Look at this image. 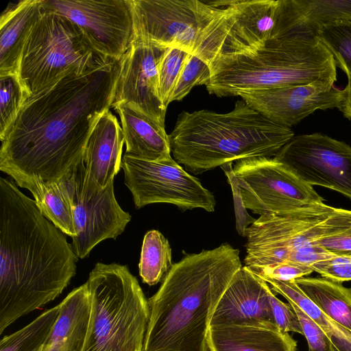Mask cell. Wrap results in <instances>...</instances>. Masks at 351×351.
Wrapping results in <instances>:
<instances>
[{
    "mask_svg": "<svg viewBox=\"0 0 351 351\" xmlns=\"http://www.w3.org/2000/svg\"><path fill=\"white\" fill-rule=\"evenodd\" d=\"M311 186L351 199V147L326 134L295 136L274 156Z\"/></svg>",
    "mask_w": 351,
    "mask_h": 351,
    "instance_id": "5bb4252c",
    "label": "cell"
},
{
    "mask_svg": "<svg viewBox=\"0 0 351 351\" xmlns=\"http://www.w3.org/2000/svg\"><path fill=\"white\" fill-rule=\"evenodd\" d=\"M295 280L328 317L351 330V287L324 277H302Z\"/></svg>",
    "mask_w": 351,
    "mask_h": 351,
    "instance_id": "484cf974",
    "label": "cell"
},
{
    "mask_svg": "<svg viewBox=\"0 0 351 351\" xmlns=\"http://www.w3.org/2000/svg\"><path fill=\"white\" fill-rule=\"evenodd\" d=\"M295 136L243 100L226 113L182 111L169 134L173 159L195 175L241 159L274 157Z\"/></svg>",
    "mask_w": 351,
    "mask_h": 351,
    "instance_id": "277c9868",
    "label": "cell"
},
{
    "mask_svg": "<svg viewBox=\"0 0 351 351\" xmlns=\"http://www.w3.org/2000/svg\"><path fill=\"white\" fill-rule=\"evenodd\" d=\"M113 108L120 117L126 147L125 154L149 161L173 160L169 134L164 126L130 104L121 102Z\"/></svg>",
    "mask_w": 351,
    "mask_h": 351,
    "instance_id": "7402d4cb",
    "label": "cell"
},
{
    "mask_svg": "<svg viewBox=\"0 0 351 351\" xmlns=\"http://www.w3.org/2000/svg\"><path fill=\"white\" fill-rule=\"evenodd\" d=\"M208 93L239 96L247 90L337 81L333 56L316 36L269 39L248 55L221 56L209 64Z\"/></svg>",
    "mask_w": 351,
    "mask_h": 351,
    "instance_id": "5b68a950",
    "label": "cell"
},
{
    "mask_svg": "<svg viewBox=\"0 0 351 351\" xmlns=\"http://www.w3.org/2000/svg\"><path fill=\"white\" fill-rule=\"evenodd\" d=\"M241 267L239 250L228 243L173 264L148 299L143 351H208L211 317Z\"/></svg>",
    "mask_w": 351,
    "mask_h": 351,
    "instance_id": "3957f363",
    "label": "cell"
},
{
    "mask_svg": "<svg viewBox=\"0 0 351 351\" xmlns=\"http://www.w3.org/2000/svg\"><path fill=\"white\" fill-rule=\"evenodd\" d=\"M210 75L209 65L198 56L189 53L174 87L170 103L181 101L195 86H206L210 80Z\"/></svg>",
    "mask_w": 351,
    "mask_h": 351,
    "instance_id": "836d02e7",
    "label": "cell"
},
{
    "mask_svg": "<svg viewBox=\"0 0 351 351\" xmlns=\"http://www.w3.org/2000/svg\"><path fill=\"white\" fill-rule=\"evenodd\" d=\"M239 96L269 121L291 128L317 110H339L344 90L332 83L315 82L247 90Z\"/></svg>",
    "mask_w": 351,
    "mask_h": 351,
    "instance_id": "2e32d148",
    "label": "cell"
},
{
    "mask_svg": "<svg viewBox=\"0 0 351 351\" xmlns=\"http://www.w3.org/2000/svg\"><path fill=\"white\" fill-rule=\"evenodd\" d=\"M343 90L344 98L339 110L345 117L351 121V82H348Z\"/></svg>",
    "mask_w": 351,
    "mask_h": 351,
    "instance_id": "60d3db41",
    "label": "cell"
},
{
    "mask_svg": "<svg viewBox=\"0 0 351 351\" xmlns=\"http://www.w3.org/2000/svg\"><path fill=\"white\" fill-rule=\"evenodd\" d=\"M72 203L76 235L71 246L78 258L87 256L101 241L115 239L131 220L117 202L114 180L99 187L87 176L84 161L75 170Z\"/></svg>",
    "mask_w": 351,
    "mask_h": 351,
    "instance_id": "4fadbf2b",
    "label": "cell"
},
{
    "mask_svg": "<svg viewBox=\"0 0 351 351\" xmlns=\"http://www.w3.org/2000/svg\"><path fill=\"white\" fill-rule=\"evenodd\" d=\"M105 58L74 23L43 9L23 47L18 74L31 96L66 74L82 73Z\"/></svg>",
    "mask_w": 351,
    "mask_h": 351,
    "instance_id": "52a82bcc",
    "label": "cell"
},
{
    "mask_svg": "<svg viewBox=\"0 0 351 351\" xmlns=\"http://www.w3.org/2000/svg\"><path fill=\"white\" fill-rule=\"evenodd\" d=\"M261 278L269 285L273 291L282 295L288 302L295 304L322 328L328 325L329 318L302 291L295 280H280L270 278Z\"/></svg>",
    "mask_w": 351,
    "mask_h": 351,
    "instance_id": "d6a6232c",
    "label": "cell"
},
{
    "mask_svg": "<svg viewBox=\"0 0 351 351\" xmlns=\"http://www.w3.org/2000/svg\"><path fill=\"white\" fill-rule=\"evenodd\" d=\"M124 143L122 128L108 110L93 128L84 154L86 173L99 187L113 181L121 168Z\"/></svg>",
    "mask_w": 351,
    "mask_h": 351,
    "instance_id": "44dd1931",
    "label": "cell"
},
{
    "mask_svg": "<svg viewBox=\"0 0 351 351\" xmlns=\"http://www.w3.org/2000/svg\"><path fill=\"white\" fill-rule=\"evenodd\" d=\"M75 170L53 182L28 180L16 184L29 191L41 213L71 238L76 235L72 203Z\"/></svg>",
    "mask_w": 351,
    "mask_h": 351,
    "instance_id": "d4e9b609",
    "label": "cell"
},
{
    "mask_svg": "<svg viewBox=\"0 0 351 351\" xmlns=\"http://www.w3.org/2000/svg\"><path fill=\"white\" fill-rule=\"evenodd\" d=\"M333 210L322 203L286 215L260 216L245 230V267L255 274L287 262L302 234L325 221Z\"/></svg>",
    "mask_w": 351,
    "mask_h": 351,
    "instance_id": "9a60e30c",
    "label": "cell"
},
{
    "mask_svg": "<svg viewBox=\"0 0 351 351\" xmlns=\"http://www.w3.org/2000/svg\"><path fill=\"white\" fill-rule=\"evenodd\" d=\"M233 173L244 207L261 215H286L324 203L313 187L274 157L236 161Z\"/></svg>",
    "mask_w": 351,
    "mask_h": 351,
    "instance_id": "9c48e42d",
    "label": "cell"
},
{
    "mask_svg": "<svg viewBox=\"0 0 351 351\" xmlns=\"http://www.w3.org/2000/svg\"><path fill=\"white\" fill-rule=\"evenodd\" d=\"M60 304L51 307L0 341V351H41L60 314Z\"/></svg>",
    "mask_w": 351,
    "mask_h": 351,
    "instance_id": "4316f807",
    "label": "cell"
},
{
    "mask_svg": "<svg viewBox=\"0 0 351 351\" xmlns=\"http://www.w3.org/2000/svg\"><path fill=\"white\" fill-rule=\"evenodd\" d=\"M316 36L333 56L337 67L351 82V21L328 25L318 32Z\"/></svg>",
    "mask_w": 351,
    "mask_h": 351,
    "instance_id": "4dcf8cb0",
    "label": "cell"
},
{
    "mask_svg": "<svg viewBox=\"0 0 351 351\" xmlns=\"http://www.w3.org/2000/svg\"><path fill=\"white\" fill-rule=\"evenodd\" d=\"M210 3L224 8L205 29L194 55L209 65L221 56L248 55L265 47L276 23L280 0Z\"/></svg>",
    "mask_w": 351,
    "mask_h": 351,
    "instance_id": "ba28073f",
    "label": "cell"
},
{
    "mask_svg": "<svg viewBox=\"0 0 351 351\" xmlns=\"http://www.w3.org/2000/svg\"><path fill=\"white\" fill-rule=\"evenodd\" d=\"M29 97L18 73H0V139Z\"/></svg>",
    "mask_w": 351,
    "mask_h": 351,
    "instance_id": "f546056e",
    "label": "cell"
},
{
    "mask_svg": "<svg viewBox=\"0 0 351 351\" xmlns=\"http://www.w3.org/2000/svg\"><path fill=\"white\" fill-rule=\"evenodd\" d=\"M348 21H351V0H280L278 19L269 39L316 36L328 25Z\"/></svg>",
    "mask_w": 351,
    "mask_h": 351,
    "instance_id": "d6986e66",
    "label": "cell"
},
{
    "mask_svg": "<svg viewBox=\"0 0 351 351\" xmlns=\"http://www.w3.org/2000/svg\"><path fill=\"white\" fill-rule=\"evenodd\" d=\"M167 48L134 41L123 56L112 108L134 106L165 127L167 109L158 95V62Z\"/></svg>",
    "mask_w": 351,
    "mask_h": 351,
    "instance_id": "e0dca14e",
    "label": "cell"
},
{
    "mask_svg": "<svg viewBox=\"0 0 351 351\" xmlns=\"http://www.w3.org/2000/svg\"><path fill=\"white\" fill-rule=\"evenodd\" d=\"M121 169L136 208L168 203L182 211L194 208L209 213L215 210L216 201L213 193L174 159L149 161L124 154Z\"/></svg>",
    "mask_w": 351,
    "mask_h": 351,
    "instance_id": "8fae6325",
    "label": "cell"
},
{
    "mask_svg": "<svg viewBox=\"0 0 351 351\" xmlns=\"http://www.w3.org/2000/svg\"><path fill=\"white\" fill-rule=\"evenodd\" d=\"M322 329L328 336L333 351H351L350 330L335 322L330 318L328 325Z\"/></svg>",
    "mask_w": 351,
    "mask_h": 351,
    "instance_id": "ab89813d",
    "label": "cell"
},
{
    "mask_svg": "<svg viewBox=\"0 0 351 351\" xmlns=\"http://www.w3.org/2000/svg\"><path fill=\"white\" fill-rule=\"evenodd\" d=\"M320 223L310 228L302 234L300 241L293 249L287 262L312 266L317 263L337 256L313 241L319 234Z\"/></svg>",
    "mask_w": 351,
    "mask_h": 351,
    "instance_id": "e575fe53",
    "label": "cell"
},
{
    "mask_svg": "<svg viewBox=\"0 0 351 351\" xmlns=\"http://www.w3.org/2000/svg\"><path fill=\"white\" fill-rule=\"evenodd\" d=\"M313 241L337 256L351 257V210L334 208Z\"/></svg>",
    "mask_w": 351,
    "mask_h": 351,
    "instance_id": "f1b7e54d",
    "label": "cell"
},
{
    "mask_svg": "<svg viewBox=\"0 0 351 351\" xmlns=\"http://www.w3.org/2000/svg\"><path fill=\"white\" fill-rule=\"evenodd\" d=\"M13 180L0 179V335L58 298L75 275L65 236Z\"/></svg>",
    "mask_w": 351,
    "mask_h": 351,
    "instance_id": "7a4b0ae2",
    "label": "cell"
},
{
    "mask_svg": "<svg viewBox=\"0 0 351 351\" xmlns=\"http://www.w3.org/2000/svg\"><path fill=\"white\" fill-rule=\"evenodd\" d=\"M298 316L303 335L308 343V351H333L332 343L324 330L291 302H289Z\"/></svg>",
    "mask_w": 351,
    "mask_h": 351,
    "instance_id": "d590c367",
    "label": "cell"
},
{
    "mask_svg": "<svg viewBox=\"0 0 351 351\" xmlns=\"http://www.w3.org/2000/svg\"><path fill=\"white\" fill-rule=\"evenodd\" d=\"M208 351H296L297 341L275 323L265 319L210 325Z\"/></svg>",
    "mask_w": 351,
    "mask_h": 351,
    "instance_id": "ac0fdd59",
    "label": "cell"
},
{
    "mask_svg": "<svg viewBox=\"0 0 351 351\" xmlns=\"http://www.w3.org/2000/svg\"><path fill=\"white\" fill-rule=\"evenodd\" d=\"M41 3L44 10L74 23L104 57L121 59L134 40L130 0H41Z\"/></svg>",
    "mask_w": 351,
    "mask_h": 351,
    "instance_id": "7c38bea8",
    "label": "cell"
},
{
    "mask_svg": "<svg viewBox=\"0 0 351 351\" xmlns=\"http://www.w3.org/2000/svg\"><path fill=\"white\" fill-rule=\"evenodd\" d=\"M270 290L264 280L242 267L219 301L210 325L252 319L274 322L269 300Z\"/></svg>",
    "mask_w": 351,
    "mask_h": 351,
    "instance_id": "ffe728a7",
    "label": "cell"
},
{
    "mask_svg": "<svg viewBox=\"0 0 351 351\" xmlns=\"http://www.w3.org/2000/svg\"><path fill=\"white\" fill-rule=\"evenodd\" d=\"M172 265L168 240L158 230L148 231L143 239L138 264L143 282L149 286L156 285L165 278Z\"/></svg>",
    "mask_w": 351,
    "mask_h": 351,
    "instance_id": "83f0119b",
    "label": "cell"
},
{
    "mask_svg": "<svg viewBox=\"0 0 351 351\" xmlns=\"http://www.w3.org/2000/svg\"><path fill=\"white\" fill-rule=\"evenodd\" d=\"M134 40L195 54L205 29L224 8L198 0H130Z\"/></svg>",
    "mask_w": 351,
    "mask_h": 351,
    "instance_id": "30bf717a",
    "label": "cell"
},
{
    "mask_svg": "<svg viewBox=\"0 0 351 351\" xmlns=\"http://www.w3.org/2000/svg\"><path fill=\"white\" fill-rule=\"evenodd\" d=\"M313 271L314 270L311 265L286 262L275 267L263 269L255 274L260 278L291 280L304 277Z\"/></svg>",
    "mask_w": 351,
    "mask_h": 351,
    "instance_id": "f35d334b",
    "label": "cell"
},
{
    "mask_svg": "<svg viewBox=\"0 0 351 351\" xmlns=\"http://www.w3.org/2000/svg\"><path fill=\"white\" fill-rule=\"evenodd\" d=\"M121 60L71 71L27 98L1 138L0 170L16 184L53 182L73 172L96 122L112 108Z\"/></svg>",
    "mask_w": 351,
    "mask_h": 351,
    "instance_id": "6da1fadb",
    "label": "cell"
},
{
    "mask_svg": "<svg viewBox=\"0 0 351 351\" xmlns=\"http://www.w3.org/2000/svg\"><path fill=\"white\" fill-rule=\"evenodd\" d=\"M269 300L276 325L283 332H295L303 335L298 316L290 304L280 300L271 289L269 293Z\"/></svg>",
    "mask_w": 351,
    "mask_h": 351,
    "instance_id": "8d00e7d4",
    "label": "cell"
},
{
    "mask_svg": "<svg viewBox=\"0 0 351 351\" xmlns=\"http://www.w3.org/2000/svg\"><path fill=\"white\" fill-rule=\"evenodd\" d=\"M322 277L340 282L351 280V257L335 256L312 265Z\"/></svg>",
    "mask_w": 351,
    "mask_h": 351,
    "instance_id": "74e56055",
    "label": "cell"
},
{
    "mask_svg": "<svg viewBox=\"0 0 351 351\" xmlns=\"http://www.w3.org/2000/svg\"><path fill=\"white\" fill-rule=\"evenodd\" d=\"M60 306L58 318L41 351H84L91 317L86 284L71 291Z\"/></svg>",
    "mask_w": 351,
    "mask_h": 351,
    "instance_id": "603a6c76",
    "label": "cell"
},
{
    "mask_svg": "<svg viewBox=\"0 0 351 351\" xmlns=\"http://www.w3.org/2000/svg\"><path fill=\"white\" fill-rule=\"evenodd\" d=\"M189 52L168 47L158 64V95L163 106L167 108L174 87Z\"/></svg>",
    "mask_w": 351,
    "mask_h": 351,
    "instance_id": "1f68e13d",
    "label": "cell"
},
{
    "mask_svg": "<svg viewBox=\"0 0 351 351\" xmlns=\"http://www.w3.org/2000/svg\"><path fill=\"white\" fill-rule=\"evenodd\" d=\"M41 0L11 4L0 18V73H18L26 40L43 12Z\"/></svg>",
    "mask_w": 351,
    "mask_h": 351,
    "instance_id": "cb8c5ba5",
    "label": "cell"
},
{
    "mask_svg": "<svg viewBox=\"0 0 351 351\" xmlns=\"http://www.w3.org/2000/svg\"><path fill=\"white\" fill-rule=\"evenodd\" d=\"M85 283L91 317L84 351H143L149 306L128 267L97 263Z\"/></svg>",
    "mask_w": 351,
    "mask_h": 351,
    "instance_id": "8992f818",
    "label": "cell"
}]
</instances>
